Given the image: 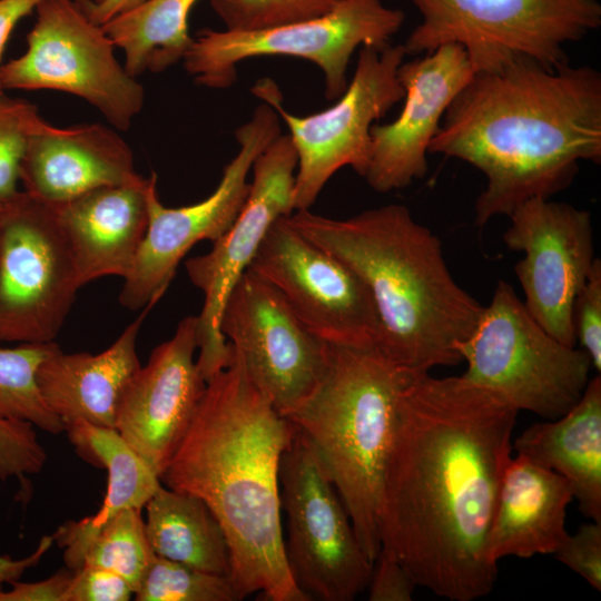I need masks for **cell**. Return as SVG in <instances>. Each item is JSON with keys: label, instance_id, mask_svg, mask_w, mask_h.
Listing matches in <instances>:
<instances>
[{"label": "cell", "instance_id": "1", "mask_svg": "<svg viewBox=\"0 0 601 601\" xmlns=\"http://www.w3.org/2000/svg\"><path fill=\"white\" fill-rule=\"evenodd\" d=\"M519 411L462 376L414 373L402 388L385 462L381 549L418 587L451 601L487 595L486 542Z\"/></svg>", "mask_w": 601, "mask_h": 601}, {"label": "cell", "instance_id": "2", "mask_svg": "<svg viewBox=\"0 0 601 601\" xmlns=\"http://www.w3.org/2000/svg\"><path fill=\"white\" fill-rule=\"evenodd\" d=\"M428 154L483 173L474 206L480 228L531 198L551 199L572 184L581 161H601V73L569 62L474 73L444 112Z\"/></svg>", "mask_w": 601, "mask_h": 601}, {"label": "cell", "instance_id": "3", "mask_svg": "<svg viewBox=\"0 0 601 601\" xmlns=\"http://www.w3.org/2000/svg\"><path fill=\"white\" fill-rule=\"evenodd\" d=\"M294 432L234 349L230 365L207 381L160 474L166 487L200 497L219 522L238 600L258 592L269 601H311L289 572L280 518L279 467Z\"/></svg>", "mask_w": 601, "mask_h": 601}, {"label": "cell", "instance_id": "4", "mask_svg": "<svg viewBox=\"0 0 601 601\" xmlns=\"http://www.w3.org/2000/svg\"><path fill=\"white\" fill-rule=\"evenodd\" d=\"M287 218L364 283L380 322L375 347L387 359L411 372L462 362L459 345L484 306L457 284L440 239L406 206L388 204L345 219L303 209Z\"/></svg>", "mask_w": 601, "mask_h": 601}, {"label": "cell", "instance_id": "5", "mask_svg": "<svg viewBox=\"0 0 601 601\" xmlns=\"http://www.w3.org/2000/svg\"><path fill=\"white\" fill-rule=\"evenodd\" d=\"M375 346L331 345L325 374L288 418L308 440L374 563L383 475L398 395L411 376Z\"/></svg>", "mask_w": 601, "mask_h": 601}, {"label": "cell", "instance_id": "6", "mask_svg": "<svg viewBox=\"0 0 601 601\" xmlns=\"http://www.w3.org/2000/svg\"><path fill=\"white\" fill-rule=\"evenodd\" d=\"M422 21L403 47L406 55L460 45L473 73L499 72L520 62L554 70L569 62L565 47L601 26L598 0H411Z\"/></svg>", "mask_w": 601, "mask_h": 601}, {"label": "cell", "instance_id": "7", "mask_svg": "<svg viewBox=\"0 0 601 601\" xmlns=\"http://www.w3.org/2000/svg\"><path fill=\"white\" fill-rule=\"evenodd\" d=\"M459 352L467 364L463 378L496 393L518 411L546 420L571 410L590 381L589 355L551 336L504 280L497 282Z\"/></svg>", "mask_w": 601, "mask_h": 601}, {"label": "cell", "instance_id": "8", "mask_svg": "<svg viewBox=\"0 0 601 601\" xmlns=\"http://www.w3.org/2000/svg\"><path fill=\"white\" fill-rule=\"evenodd\" d=\"M405 20L404 11L382 0H344L329 12L257 30H199L183 61L195 81L227 88L239 62L262 56L312 61L324 75L325 96L337 99L348 85L347 70L356 49L383 50Z\"/></svg>", "mask_w": 601, "mask_h": 601}, {"label": "cell", "instance_id": "9", "mask_svg": "<svg viewBox=\"0 0 601 601\" xmlns=\"http://www.w3.org/2000/svg\"><path fill=\"white\" fill-rule=\"evenodd\" d=\"M405 56L403 45H390L383 50L359 48L354 75L337 101L304 117L283 107L282 92L272 79L255 83L253 93L276 110L297 154L294 211L309 209L326 183L343 167L348 166L364 177L374 121L403 100L397 70Z\"/></svg>", "mask_w": 601, "mask_h": 601}, {"label": "cell", "instance_id": "10", "mask_svg": "<svg viewBox=\"0 0 601 601\" xmlns=\"http://www.w3.org/2000/svg\"><path fill=\"white\" fill-rule=\"evenodd\" d=\"M286 515L285 558L296 585L312 600L352 601L367 588L374 563L305 435L295 426L279 467Z\"/></svg>", "mask_w": 601, "mask_h": 601}, {"label": "cell", "instance_id": "11", "mask_svg": "<svg viewBox=\"0 0 601 601\" xmlns=\"http://www.w3.org/2000/svg\"><path fill=\"white\" fill-rule=\"evenodd\" d=\"M27 50L0 67L1 89L57 90L86 100L118 130H128L145 92L115 55L102 26L75 0H43Z\"/></svg>", "mask_w": 601, "mask_h": 601}, {"label": "cell", "instance_id": "12", "mask_svg": "<svg viewBox=\"0 0 601 601\" xmlns=\"http://www.w3.org/2000/svg\"><path fill=\"white\" fill-rule=\"evenodd\" d=\"M280 135L279 116L266 102L239 126L236 156L225 166L216 189L193 205L170 208L161 204L157 175L149 177L148 224L119 294L121 306L138 311L151 308L165 294L177 267L200 240L215 242L235 221L249 194L247 176L257 157Z\"/></svg>", "mask_w": 601, "mask_h": 601}, {"label": "cell", "instance_id": "13", "mask_svg": "<svg viewBox=\"0 0 601 601\" xmlns=\"http://www.w3.org/2000/svg\"><path fill=\"white\" fill-rule=\"evenodd\" d=\"M79 288L52 208L26 191L0 205V342H53Z\"/></svg>", "mask_w": 601, "mask_h": 601}, {"label": "cell", "instance_id": "14", "mask_svg": "<svg viewBox=\"0 0 601 601\" xmlns=\"http://www.w3.org/2000/svg\"><path fill=\"white\" fill-rule=\"evenodd\" d=\"M296 168L294 145L288 135H279L255 160L248 197L233 225L207 254L186 260L191 284L204 295L197 316L196 364L206 382L233 361V346L220 332L223 309L269 227L294 211Z\"/></svg>", "mask_w": 601, "mask_h": 601}, {"label": "cell", "instance_id": "15", "mask_svg": "<svg viewBox=\"0 0 601 601\" xmlns=\"http://www.w3.org/2000/svg\"><path fill=\"white\" fill-rule=\"evenodd\" d=\"M287 216L269 227L248 268L274 286L305 327L323 342L376 346L380 322L364 283L299 233Z\"/></svg>", "mask_w": 601, "mask_h": 601}, {"label": "cell", "instance_id": "16", "mask_svg": "<svg viewBox=\"0 0 601 601\" xmlns=\"http://www.w3.org/2000/svg\"><path fill=\"white\" fill-rule=\"evenodd\" d=\"M220 332L284 417L304 404L325 374L329 344L311 333L276 288L250 268L225 303Z\"/></svg>", "mask_w": 601, "mask_h": 601}, {"label": "cell", "instance_id": "17", "mask_svg": "<svg viewBox=\"0 0 601 601\" xmlns=\"http://www.w3.org/2000/svg\"><path fill=\"white\" fill-rule=\"evenodd\" d=\"M509 217L503 242L524 254L514 266L524 306L551 336L574 347L573 304L595 259L591 214L566 203L531 198Z\"/></svg>", "mask_w": 601, "mask_h": 601}, {"label": "cell", "instance_id": "18", "mask_svg": "<svg viewBox=\"0 0 601 601\" xmlns=\"http://www.w3.org/2000/svg\"><path fill=\"white\" fill-rule=\"evenodd\" d=\"M196 349L197 316H187L152 349L118 400L115 428L159 477L206 390L194 359Z\"/></svg>", "mask_w": 601, "mask_h": 601}, {"label": "cell", "instance_id": "19", "mask_svg": "<svg viewBox=\"0 0 601 601\" xmlns=\"http://www.w3.org/2000/svg\"><path fill=\"white\" fill-rule=\"evenodd\" d=\"M473 75L465 50L456 43L402 62L397 78L404 89L403 108L392 122L371 128L363 178L374 190L402 189L425 176L428 147L444 112Z\"/></svg>", "mask_w": 601, "mask_h": 601}, {"label": "cell", "instance_id": "20", "mask_svg": "<svg viewBox=\"0 0 601 601\" xmlns=\"http://www.w3.org/2000/svg\"><path fill=\"white\" fill-rule=\"evenodd\" d=\"M142 178L130 147L114 129L101 124L59 128L43 120L28 142L19 180L31 197L57 205Z\"/></svg>", "mask_w": 601, "mask_h": 601}, {"label": "cell", "instance_id": "21", "mask_svg": "<svg viewBox=\"0 0 601 601\" xmlns=\"http://www.w3.org/2000/svg\"><path fill=\"white\" fill-rule=\"evenodd\" d=\"M149 177L99 187L49 205L67 242L80 287L105 276L126 277L148 224Z\"/></svg>", "mask_w": 601, "mask_h": 601}, {"label": "cell", "instance_id": "22", "mask_svg": "<svg viewBox=\"0 0 601 601\" xmlns=\"http://www.w3.org/2000/svg\"><path fill=\"white\" fill-rule=\"evenodd\" d=\"M572 500L564 477L523 455L511 457L489 530V560L497 564L506 556L553 554L568 535L565 515Z\"/></svg>", "mask_w": 601, "mask_h": 601}, {"label": "cell", "instance_id": "23", "mask_svg": "<svg viewBox=\"0 0 601 601\" xmlns=\"http://www.w3.org/2000/svg\"><path fill=\"white\" fill-rule=\"evenodd\" d=\"M150 308L98 354H66L60 348L39 366L37 383L48 407L63 422L85 421L115 428L120 394L140 367L137 339Z\"/></svg>", "mask_w": 601, "mask_h": 601}, {"label": "cell", "instance_id": "24", "mask_svg": "<svg viewBox=\"0 0 601 601\" xmlns=\"http://www.w3.org/2000/svg\"><path fill=\"white\" fill-rule=\"evenodd\" d=\"M76 452L107 470V490L100 509L79 521L60 525L52 534L62 548L66 566L80 569L88 546L102 526L128 508L142 509L161 485L159 475L127 444L118 431L85 421L65 424Z\"/></svg>", "mask_w": 601, "mask_h": 601}, {"label": "cell", "instance_id": "25", "mask_svg": "<svg viewBox=\"0 0 601 601\" xmlns=\"http://www.w3.org/2000/svg\"><path fill=\"white\" fill-rule=\"evenodd\" d=\"M518 454L566 480L580 511L601 523V377L590 378L579 402L562 416L524 430Z\"/></svg>", "mask_w": 601, "mask_h": 601}, {"label": "cell", "instance_id": "26", "mask_svg": "<svg viewBox=\"0 0 601 601\" xmlns=\"http://www.w3.org/2000/svg\"><path fill=\"white\" fill-rule=\"evenodd\" d=\"M145 508V532L156 555L229 577L225 533L200 497L160 485Z\"/></svg>", "mask_w": 601, "mask_h": 601}, {"label": "cell", "instance_id": "27", "mask_svg": "<svg viewBox=\"0 0 601 601\" xmlns=\"http://www.w3.org/2000/svg\"><path fill=\"white\" fill-rule=\"evenodd\" d=\"M198 0H146L115 17L104 30L125 55V68L135 78L159 72L183 60L193 43L188 17Z\"/></svg>", "mask_w": 601, "mask_h": 601}, {"label": "cell", "instance_id": "28", "mask_svg": "<svg viewBox=\"0 0 601 601\" xmlns=\"http://www.w3.org/2000/svg\"><path fill=\"white\" fill-rule=\"evenodd\" d=\"M58 348L55 342L0 347L1 417L28 422L51 434L65 431L63 422L48 407L37 383L39 366Z\"/></svg>", "mask_w": 601, "mask_h": 601}, {"label": "cell", "instance_id": "29", "mask_svg": "<svg viewBox=\"0 0 601 601\" xmlns=\"http://www.w3.org/2000/svg\"><path fill=\"white\" fill-rule=\"evenodd\" d=\"M154 555L140 509L128 508L97 533L86 551L82 566L110 570L122 577L135 592Z\"/></svg>", "mask_w": 601, "mask_h": 601}, {"label": "cell", "instance_id": "30", "mask_svg": "<svg viewBox=\"0 0 601 601\" xmlns=\"http://www.w3.org/2000/svg\"><path fill=\"white\" fill-rule=\"evenodd\" d=\"M137 601H237L229 577L154 555L136 591Z\"/></svg>", "mask_w": 601, "mask_h": 601}, {"label": "cell", "instance_id": "31", "mask_svg": "<svg viewBox=\"0 0 601 601\" xmlns=\"http://www.w3.org/2000/svg\"><path fill=\"white\" fill-rule=\"evenodd\" d=\"M229 30H257L323 16L344 0H209Z\"/></svg>", "mask_w": 601, "mask_h": 601}, {"label": "cell", "instance_id": "32", "mask_svg": "<svg viewBox=\"0 0 601 601\" xmlns=\"http://www.w3.org/2000/svg\"><path fill=\"white\" fill-rule=\"evenodd\" d=\"M43 120L31 102L0 92V205L18 194L21 161Z\"/></svg>", "mask_w": 601, "mask_h": 601}, {"label": "cell", "instance_id": "33", "mask_svg": "<svg viewBox=\"0 0 601 601\" xmlns=\"http://www.w3.org/2000/svg\"><path fill=\"white\" fill-rule=\"evenodd\" d=\"M46 461L31 423L0 416V481L17 479L23 484L28 475L41 472Z\"/></svg>", "mask_w": 601, "mask_h": 601}, {"label": "cell", "instance_id": "34", "mask_svg": "<svg viewBox=\"0 0 601 601\" xmlns=\"http://www.w3.org/2000/svg\"><path fill=\"white\" fill-rule=\"evenodd\" d=\"M577 342L589 355L592 367L601 371V262L595 257L585 284L574 299L572 311Z\"/></svg>", "mask_w": 601, "mask_h": 601}, {"label": "cell", "instance_id": "35", "mask_svg": "<svg viewBox=\"0 0 601 601\" xmlns=\"http://www.w3.org/2000/svg\"><path fill=\"white\" fill-rule=\"evenodd\" d=\"M553 554L593 589L601 590V523L591 520L575 533H568Z\"/></svg>", "mask_w": 601, "mask_h": 601}, {"label": "cell", "instance_id": "36", "mask_svg": "<svg viewBox=\"0 0 601 601\" xmlns=\"http://www.w3.org/2000/svg\"><path fill=\"white\" fill-rule=\"evenodd\" d=\"M134 590L119 574L98 566L76 570L63 601H128Z\"/></svg>", "mask_w": 601, "mask_h": 601}, {"label": "cell", "instance_id": "37", "mask_svg": "<svg viewBox=\"0 0 601 601\" xmlns=\"http://www.w3.org/2000/svg\"><path fill=\"white\" fill-rule=\"evenodd\" d=\"M417 584L393 555L381 549L367 584L370 601H410Z\"/></svg>", "mask_w": 601, "mask_h": 601}, {"label": "cell", "instance_id": "38", "mask_svg": "<svg viewBox=\"0 0 601 601\" xmlns=\"http://www.w3.org/2000/svg\"><path fill=\"white\" fill-rule=\"evenodd\" d=\"M73 573L66 568L41 581H13L10 589L0 591V601H63Z\"/></svg>", "mask_w": 601, "mask_h": 601}, {"label": "cell", "instance_id": "39", "mask_svg": "<svg viewBox=\"0 0 601 601\" xmlns=\"http://www.w3.org/2000/svg\"><path fill=\"white\" fill-rule=\"evenodd\" d=\"M53 542L52 535H45L40 539L37 549L26 558L11 559L0 555V591L6 584L20 580L27 570L37 565Z\"/></svg>", "mask_w": 601, "mask_h": 601}, {"label": "cell", "instance_id": "40", "mask_svg": "<svg viewBox=\"0 0 601 601\" xmlns=\"http://www.w3.org/2000/svg\"><path fill=\"white\" fill-rule=\"evenodd\" d=\"M43 0H0V61L7 41L17 23L31 12ZM1 67V65H0ZM3 91L0 86V92Z\"/></svg>", "mask_w": 601, "mask_h": 601}, {"label": "cell", "instance_id": "41", "mask_svg": "<svg viewBox=\"0 0 601 601\" xmlns=\"http://www.w3.org/2000/svg\"><path fill=\"white\" fill-rule=\"evenodd\" d=\"M85 14L97 24H105L117 16H120L146 0H75Z\"/></svg>", "mask_w": 601, "mask_h": 601}, {"label": "cell", "instance_id": "42", "mask_svg": "<svg viewBox=\"0 0 601 601\" xmlns=\"http://www.w3.org/2000/svg\"><path fill=\"white\" fill-rule=\"evenodd\" d=\"M93 2H100L101 0H92Z\"/></svg>", "mask_w": 601, "mask_h": 601}]
</instances>
